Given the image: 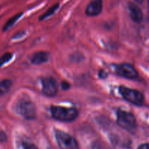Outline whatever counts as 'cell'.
<instances>
[{
  "mask_svg": "<svg viewBox=\"0 0 149 149\" xmlns=\"http://www.w3.org/2000/svg\"><path fill=\"white\" fill-rule=\"evenodd\" d=\"M99 77H100L101 79H105L107 77H108V74L105 72L103 70H100L99 71Z\"/></svg>",
  "mask_w": 149,
  "mask_h": 149,
  "instance_id": "18",
  "label": "cell"
},
{
  "mask_svg": "<svg viewBox=\"0 0 149 149\" xmlns=\"http://www.w3.org/2000/svg\"><path fill=\"white\" fill-rule=\"evenodd\" d=\"M55 134L61 149H79L78 143L72 136L61 130H56Z\"/></svg>",
  "mask_w": 149,
  "mask_h": 149,
  "instance_id": "4",
  "label": "cell"
},
{
  "mask_svg": "<svg viewBox=\"0 0 149 149\" xmlns=\"http://www.w3.org/2000/svg\"><path fill=\"white\" fill-rule=\"evenodd\" d=\"M11 86L12 81L10 79H4L0 81V96L7 94Z\"/></svg>",
  "mask_w": 149,
  "mask_h": 149,
  "instance_id": "11",
  "label": "cell"
},
{
  "mask_svg": "<svg viewBox=\"0 0 149 149\" xmlns=\"http://www.w3.org/2000/svg\"><path fill=\"white\" fill-rule=\"evenodd\" d=\"M128 9L131 20L135 23H140L143 20V13L140 7L134 3H129Z\"/></svg>",
  "mask_w": 149,
  "mask_h": 149,
  "instance_id": "9",
  "label": "cell"
},
{
  "mask_svg": "<svg viewBox=\"0 0 149 149\" xmlns=\"http://www.w3.org/2000/svg\"><path fill=\"white\" fill-rule=\"evenodd\" d=\"M16 111L25 119H33L36 115V108L31 100L22 99L16 104Z\"/></svg>",
  "mask_w": 149,
  "mask_h": 149,
  "instance_id": "2",
  "label": "cell"
},
{
  "mask_svg": "<svg viewBox=\"0 0 149 149\" xmlns=\"http://www.w3.org/2000/svg\"><path fill=\"white\" fill-rule=\"evenodd\" d=\"M120 94L122 97L129 103L134 105H142L144 101L143 95L137 90L128 88L124 86L119 87Z\"/></svg>",
  "mask_w": 149,
  "mask_h": 149,
  "instance_id": "5",
  "label": "cell"
},
{
  "mask_svg": "<svg viewBox=\"0 0 149 149\" xmlns=\"http://www.w3.org/2000/svg\"><path fill=\"white\" fill-rule=\"evenodd\" d=\"M48 58H49V53L41 51V52H36L32 55V58H31V62L35 65H39V64L47 62Z\"/></svg>",
  "mask_w": 149,
  "mask_h": 149,
  "instance_id": "10",
  "label": "cell"
},
{
  "mask_svg": "<svg viewBox=\"0 0 149 149\" xmlns=\"http://www.w3.org/2000/svg\"><path fill=\"white\" fill-rule=\"evenodd\" d=\"M102 0H93L88 4L86 14L89 16H96L102 12Z\"/></svg>",
  "mask_w": 149,
  "mask_h": 149,
  "instance_id": "8",
  "label": "cell"
},
{
  "mask_svg": "<svg viewBox=\"0 0 149 149\" xmlns=\"http://www.w3.org/2000/svg\"><path fill=\"white\" fill-rule=\"evenodd\" d=\"M22 15H23V13H18V14H17V15H15L13 16V17H11L10 20H7V23H5V25H4V27H3V31H5L8 30L9 29H10V28H11L12 26H13V25L15 23V22L17 21L19 18H20V16H21Z\"/></svg>",
  "mask_w": 149,
  "mask_h": 149,
  "instance_id": "12",
  "label": "cell"
},
{
  "mask_svg": "<svg viewBox=\"0 0 149 149\" xmlns=\"http://www.w3.org/2000/svg\"><path fill=\"white\" fill-rule=\"evenodd\" d=\"M117 123L121 127L129 131H132L137 127V122L134 115L124 111H117Z\"/></svg>",
  "mask_w": 149,
  "mask_h": 149,
  "instance_id": "3",
  "label": "cell"
},
{
  "mask_svg": "<svg viewBox=\"0 0 149 149\" xmlns=\"http://www.w3.org/2000/svg\"><path fill=\"white\" fill-rule=\"evenodd\" d=\"M12 58H13V54L10 52H7L1 55L0 57V68L3 66L4 64L7 63V62H9L12 59Z\"/></svg>",
  "mask_w": 149,
  "mask_h": 149,
  "instance_id": "14",
  "label": "cell"
},
{
  "mask_svg": "<svg viewBox=\"0 0 149 149\" xmlns=\"http://www.w3.org/2000/svg\"><path fill=\"white\" fill-rule=\"evenodd\" d=\"M70 87V85L67 81H63V82L61 83V88L64 90H67Z\"/></svg>",
  "mask_w": 149,
  "mask_h": 149,
  "instance_id": "17",
  "label": "cell"
},
{
  "mask_svg": "<svg viewBox=\"0 0 149 149\" xmlns=\"http://www.w3.org/2000/svg\"><path fill=\"white\" fill-rule=\"evenodd\" d=\"M23 146L24 149H37L31 143H23Z\"/></svg>",
  "mask_w": 149,
  "mask_h": 149,
  "instance_id": "15",
  "label": "cell"
},
{
  "mask_svg": "<svg viewBox=\"0 0 149 149\" xmlns=\"http://www.w3.org/2000/svg\"><path fill=\"white\" fill-rule=\"evenodd\" d=\"M51 112L54 119L61 122H72L78 116V111L74 108L52 106L51 107Z\"/></svg>",
  "mask_w": 149,
  "mask_h": 149,
  "instance_id": "1",
  "label": "cell"
},
{
  "mask_svg": "<svg viewBox=\"0 0 149 149\" xmlns=\"http://www.w3.org/2000/svg\"><path fill=\"white\" fill-rule=\"evenodd\" d=\"M7 140V136L6 134L3 131L0 130V142H4Z\"/></svg>",
  "mask_w": 149,
  "mask_h": 149,
  "instance_id": "16",
  "label": "cell"
},
{
  "mask_svg": "<svg viewBox=\"0 0 149 149\" xmlns=\"http://www.w3.org/2000/svg\"><path fill=\"white\" fill-rule=\"evenodd\" d=\"M134 1L137 3H142L143 1V0H134Z\"/></svg>",
  "mask_w": 149,
  "mask_h": 149,
  "instance_id": "20",
  "label": "cell"
},
{
  "mask_svg": "<svg viewBox=\"0 0 149 149\" xmlns=\"http://www.w3.org/2000/svg\"><path fill=\"white\" fill-rule=\"evenodd\" d=\"M115 72L118 75L130 79H134L138 77L137 71L133 65L129 63H121L115 67Z\"/></svg>",
  "mask_w": 149,
  "mask_h": 149,
  "instance_id": "7",
  "label": "cell"
},
{
  "mask_svg": "<svg viewBox=\"0 0 149 149\" xmlns=\"http://www.w3.org/2000/svg\"><path fill=\"white\" fill-rule=\"evenodd\" d=\"M148 4H149V0H148Z\"/></svg>",
  "mask_w": 149,
  "mask_h": 149,
  "instance_id": "21",
  "label": "cell"
},
{
  "mask_svg": "<svg viewBox=\"0 0 149 149\" xmlns=\"http://www.w3.org/2000/svg\"><path fill=\"white\" fill-rule=\"evenodd\" d=\"M137 149H149V144H142V145H140V146L138 147Z\"/></svg>",
  "mask_w": 149,
  "mask_h": 149,
  "instance_id": "19",
  "label": "cell"
},
{
  "mask_svg": "<svg viewBox=\"0 0 149 149\" xmlns=\"http://www.w3.org/2000/svg\"><path fill=\"white\" fill-rule=\"evenodd\" d=\"M42 85V93L48 97H53L57 94L58 83L53 77H45L41 79Z\"/></svg>",
  "mask_w": 149,
  "mask_h": 149,
  "instance_id": "6",
  "label": "cell"
},
{
  "mask_svg": "<svg viewBox=\"0 0 149 149\" xmlns=\"http://www.w3.org/2000/svg\"><path fill=\"white\" fill-rule=\"evenodd\" d=\"M58 7H59V4H54V5L52 6L51 8L48 9V10L45 13V14H43L42 16H41L40 18H39V20H43V19H45V18H47L48 17L51 16L53 14H54V13H55L57 10H58Z\"/></svg>",
  "mask_w": 149,
  "mask_h": 149,
  "instance_id": "13",
  "label": "cell"
}]
</instances>
